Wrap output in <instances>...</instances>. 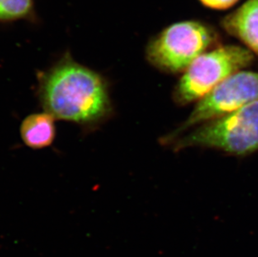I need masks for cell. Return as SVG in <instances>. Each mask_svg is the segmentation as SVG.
Instances as JSON below:
<instances>
[{"mask_svg":"<svg viewBox=\"0 0 258 257\" xmlns=\"http://www.w3.org/2000/svg\"><path fill=\"white\" fill-rule=\"evenodd\" d=\"M223 29L258 55V0H246L222 21Z\"/></svg>","mask_w":258,"mask_h":257,"instance_id":"6","label":"cell"},{"mask_svg":"<svg viewBox=\"0 0 258 257\" xmlns=\"http://www.w3.org/2000/svg\"><path fill=\"white\" fill-rule=\"evenodd\" d=\"M202 5L213 10H227L233 6L238 0H200Z\"/></svg>","mask_w":258,"mask_h":257,"instance_id":"9","label":"cell"},{"mask_svg":"<svg viewBox=\"0 0 258 257\" xmlns=\"http://www.w3.org/2000/svg\"><path fill=\"white\" fill-rule=\"evenodd\" d=\"M253 53L239 45L205 52L183 73L173 90L174 102L183 106L201 100L231 75L253 63Z\"/></svg>","mask_w":258,"mask_h":257,"instance_id":"3","label":"cell"},{"mask_svg":"<svg viewBox=\"0 0 258 257\" xmlns=\"http://www.w3.org/2000/svg\"><path fill=\"white\" fill-rule=\"evenodd\" d=\"M34 0H0V22L35 21Z\"/></svg>","mask_w":258,"mask_h":257,"instance_id":"8","label":"cell"},{"mask_svg":"<svg viewBox=\"0 0 258 257\" xmlns=\"http://www.w3.org/2000/svg\"><path fill=\"white\" fill-rule=\"evenodd\" d=\"M216 39L212 29L202 23H175L149 41L146 58L164 73H184L196 58L214 44Z\"/></svg>","mask_w":258,"mask_h":257,"instance_id":"4","label":"cell"},{"mask_svg":"<svg viewBox=\"0 0 258 257\" xmlns=\"http://www.w3.org/2000/svg\"><path fill=\"white\" fill-rule=\"evenodd\" d=\"M258 100V72L241 71L231 75L198 100L187 119L165 137L169 144L191 127L229 114Z\"/></svg>","mask_w":258,"mask_h":257,"instance_id":"5","label":"cell"},{"mask_svg":"<svg viewBox=\"0 0 258 257\" xmlns=\"http://www.w3.org/2000/svg\"><path fill=\"white\" fill-rule=\"evenodd\" d=\"M39 95L44 111L55 119L93 125L111 114L104 78L76 62L69 53L40 75Z\"/></svg>","mask_w":258,"mask_h":257,"instance_id":"1","label":"cell"},{"mask_svg":"<svg viewBox=\"0 0 258 257\" xmlns=\"http://www.w3.org/2000/svg\"><path fill=\"white\" fill-rule=\"evenodd\" d=\"M54 119L45 111L26 117L20 126V135L25 145L32 149L50 146L55 137Z\"/></svg>","mask_w":258,"mask_h":257,"instance_id":"7","label":"cell"},{"mask_svg":"<svg viewBox=\"0 0 258 257\" xmlns=\"http://www.w3.org/2000/svg\"><path fill=\"white\" fill-rule=\"evenodd\" d=\"M169 144L175 151L212 149L238 156L254 153L258 151V100L199 124Z\"/></svg>","mask_w":258,"mask_h":257,"instance_id":"2","label":"cell"}]
</instances>
